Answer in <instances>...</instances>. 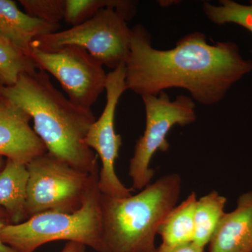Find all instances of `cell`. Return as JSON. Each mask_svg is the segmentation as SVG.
I'll use <instances>...</instances> for the list:
<instances>
[{
    "label": "cell",
    "instance_id": "1",
    "mask_svg": "<svg viewBox=\"0 0 252 252\" xmlns=\"http://www.w3.org/2000/svg\"><path fill=\"white\" fill-rule=\"evenodd\" d=\"M252 72V60L243 58L232 41L209 44L205 34L195 31L181 38L175 47L159 50L143 26L131 28L126 84L127 90L142 97L177 88L188 91L199 104L214 105Z\"/></svg>",
    "mask_w": 252,
    "mask_h": 252
},
{
    "label": "cell",
    "instance_id": "2",
    "mask_svg": "<svg viewBox=\"0 0 252 252\" xmlns=\"http://www.w3.org/2000/svg\"><path fill=\"white\" fill-rule=\"evenodd\" d=\"M0 95L22 109L48 153L88 174L99 170L97 156L85 143L96 120L91 109L71 102L52 84L48 73H23L14 85L0 86Z\"/></svg>",
    "mask_w": 252,
    "mask_h": 252
},
{
    "label": "cell",
    "instance_id": "3",
    "mask_svg": "<svg viewBox=\"0 0 252 252\" xmlns=\"http://www.w3.org/2000/svg\"><path fill=\"white\" fill-rule=\"evenodd\" d=\"M178 174L163 176L126 198L101 195V252H154L159 226L177 205L182 191Z\"/></svg>",
    "mask_w": 252,
    "mask_h": 252
},
{
    "label": "cell",
    "instance_id": "4",
    "mask_svg": "<svg viewBox=\"0 0 252 252\" xmlns=\"http://www.w3.org/2000/svg\"><path fill=\"white\" fill-rule=\"evenodd\" d=\"M99 171L91 178L82 205L72 213L46 212L22 223L5 225L3 243L17 252H34L51 242L67 240L102 251V217L98 187Z\"/></svg>",
    "mask_w": 252,
    "mask_h": 252
},
{
    "label": "cell",
    "instance_id": "5",
    "mask_svg": "<svg viewBox=\"0 0 252 252\" xmlns=\"http://www.w3.org/2000/svg\"><path fill=\"white\" fill-rule=\"evenodd\" d=\"M127 21L115 9L105 8L81 24L37 38L31 48L52 51L79 46L113 70L126 64L130 54L131 29Z\"/></svg>",
    "mask_w": 252,
    "mask_h": 252
},
{
    "label": "cell",
    "instance_id": "6",
    "mask_svg": "<svg viewBox=\"0 0 252 252\" xmlns=\"http://www.w3.org/2000/svg\"><path fill=\"white\" fill-rule=\"evenodd\" d=\"M27 168V220L43 212L77 211L94 173L81 172L48 152L31 160Z\"/></svg>",
    "mask_w": 252,
    "mask_h": 252
},
{
    "label": "cell",
    "instance_id": "7",
    "mask_svg": "<svg viewBox=\"0 0 252 252\" xmlns=\"http://www.w3.org/2000/svg\"><path fill=\"white\" fill-rule=\"evenodd\" d=\"M142 98L145 109V130L136 142L129 163L133 190H142L151 183L155 172L150 167L152 158L158 151H168L167 137L172 127L190 125L197 119L195 102L189 96L181 94L171 100L163 91L158 95H144Z\"/></svg>",
    "mask_w": 252,
    "mask_h": 252
},
{
    "label": "cell",
    "instance_id": "8",
    "mask_svg": "<svg viewBox=\"0 0 252 252\" xmlns=\"http://www.w3.org/2000/svg\"><path fill=\"white\" fill-rule=\"evenodd\" d=\"M30 57L37 69L56 78L68 99L81 108L90 110L105 91L103 64L83 48L67 46L45 51L32 47Z\"/></svg>",
    "mask_w": 252,
    "mask_h": 252
},
{
    "label": "cell",
    "instance_id": "9",
    "mask_svg": "<svg viewBox=\"0 0 252 252\" xmlns=\"http://www.w3.org/2000/svg\"><path fill=\"white\" fill-rule=\"evenodd\" d=\"M126 64L107 74L105 91L107 101L103 112L89 127L85 143L100 158L102 167L99 171L98 187L102 195L112 198H126L132 195L116 174L115 162L119 158L123 142L115 130L116 110L119 99L126 91Z\"/></svg>",
    "mask_w": 252,
    "mask_h": 252
},
{
    "label": "cell",
    "instance_id": "10",
    "mask_svg": "<svg viewBox=\"0 0 252 252\" xmlns=\"http://www.w3.org/2000/svg\"><path fill=\"white\" fill-rule=\"evenodd\" d=\"M31 116L0 95V156L28 165L47 152L30 122Z\"/></svg>",
    "mask_w": 252,
    "mask_h": 252
},
{
    "label": "cell",
    "instance_id": "11",
    "mask_svg": "<svg viewBox=\"0 0 252 252\" xmlns=\"http://www.w3.org/2000/svg\"><path fill=\"white\" fill-rule=\"evenodd\" d=\"M208 245L209 252H252V190L238 197L233 211L225 212Z\"/></svg>",
    "mask_w": 252,
    "mask_h": 252
},
{
    "label": "cell",
    "instance_id": "12",
    "mask_svg": "<svg viewBox=\"0 0 252 252\" xmlns=\"http://www.w3.org/2000/svg\"><path fill=\"white\" fill-rule=\"evenodd\" d=\"M60 28L61 24L45 22L23 12L12 0H0V34L28 56L33 41L59 31Z\"/></svg>",
    "mask_w": 252,
    "mask_h": 252
},
{
    "label": "cell",
    "instance_id": "13",
    "mask_svg": "<svg viewBox=\"0 0 252 252\" xmlns=\"http://www.w3.org/2000/svg\"><path fill=\"white\" fill-rule=\"evenodd\" d=\"M28 178L27 165L6 159L0 171V207L4 208L13 224L27 220Z\"/></svg>",
    "mask_w": 252,
    "mask_h": 252
},
{
    "label": "cell",
    "instance_id": "14",
    "mask_svg": "<svg viewBox=\"0 0 252 252\" xmlns=\"http://www.w3.org/2000/svg\"><path fill=\"white\" fill-rule=\"evenodd\" d=\"M197 200L196 194L191 192L167 214L158 230L157 234L161 238V245L176 246L193 243Z\"/></svg>",
    "mask_w": 252,
    "mask_h": 252
},
{
    "label": "cell",
    "instance_id": "15",
    "mask_svg": "<svg viewBox=\"0 0 252 252\" xmlns=\"http://www.w3.org/2000/svg\"><path fill=\"white\" fill-rule=\"evenodd\" d=\"M226 203L227 198L216 190L198 199L194 217V244L203 248L209 245L225 215Z\"/></svg>",
    "mask_w": 252,
    "mask_h": 252
},
{
    "label": "cell",
    "instance_id": "16",
    "mask_svg": "<svg viewBox=\"0 0 252 252\" xmlns=\"http://www.w3.org/2000/svg\"><path fill=\"white\" fill-rule=\"evenodd\" d=\"M137 1L131 0H66L64 21L77 26L105 8H113L130 21L135 16Z\"/></svg>",
    "mask_w": 252,
    "mask_h": 252
},
{
    "label": "cell",
    "instance_id": "17",
    "mask_svg": "<svg viewBox=\"0 0 252 252\" xmlns=\"http://www.w3.org/2000/svg\"><path fill=\"white\" fill-rule=\"evenodd\" d=\"M34 61L0 34V86L16 84L23 73L35 72Z\"/></svg>",
    "mask_w": 252,
    "mask_h": 252
},
{
    "label": "cell",
    "instance_id": "18",
    "mask_svg": "<svg viewBox=\"0 0 252 252\" xmlns=\"http://www.w3.org/2000/svg\"><path fill=\"white\" fill-rule=\"evenodd\" d=\"M203 11L207 19L217 26L233 23L252 33V1L249 4L233 0H220L219 5L205 2Z\"/></svg>",
    "mask_w": 252,
    "mask_h": 252
},
{
    "label": "cell",
    "instance_id": "19",
    "mask_svg": "<svg viewBox=\"0 0 252 252\" xmlns=\"http://www.w3.org/2000/svg\"><path fill=\"white\" fill-rule=\"evenodd\" d=\"M26 14L54 24L64 20L66 0H20Z\"/></svg>",
    "mask_w": 252,
    "mask_h": 252
},
{
    "label": "cell",
    "instance_id": "20",
    "mask_svg": "<svg viewBox=\"0 0 252 252\" xmlns=\"http://www.w3.org/2000/svg\"><path fill=\"white\" fill-rule=\"evenodd\" d=\"M205 248H200L193 243L176 246H165L160 245L154 252H204Z\"/></svg>",
    "mask_w": 252,
    "mask_h": 252
},
{
    "label": "cell",
    "instance_id": "21",
    "mask_svg": "<svg viewBox=\"0 0 252 252\" xmlns=\"http://www.w3.org/2000/svg\"><path fill=\"white\" fill-rule=\"evenodd\" d=\"M11 223V220L7 214L4 210L0 209V233L1 230L4 228L5 225ZM0 252H17L15 251L14 249L10 248L9 246L6 245V244L3 243L2 240L0 238Z\"/></svg>",
    "mask_w": 252,
    "mask_h": 252
},
{
    "label": "cell",
    "instance_id": "22",
    "mask_svg": "<svg viewBox=\"0 0 252 252\" xmlns=\"http://www.w3.org/2000/svg\"><path fill=\"white\" fill-rule=\"evenodd\" d=\"M86 246L74 242H68L61 252H85Z\"/></svg>",
    "mask_w": 252,
    "mask_h": 252
},
{
    "label": "cell",
    "instance_id": "23",
    "mask_svg": "<svg viewBox=\"0 0 252 252\" xmlns=\"http://www.w3.org/2000/svg\"><path fill=\"white\" fill-rule=\"evenodd\" d=\"M5 162H6V160L4 161V157L0 156V171H1V170H2L3 167H4Z\"/></svg>",
    "mask_w": 252,
    "mask_h": 252
}]
</instances>
